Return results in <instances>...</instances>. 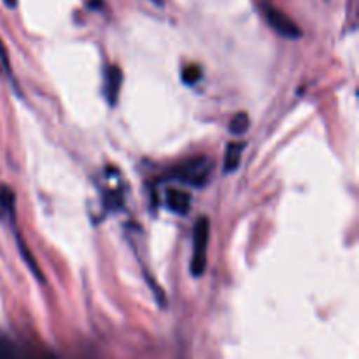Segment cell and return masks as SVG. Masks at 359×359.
Returning <instances> with one entry per match:
<instances>
[{
    "label": "cell",
    "mask_w": 359,
    "mask_h": 359,
    "mask_svg": "<svg viewBox=\"0 0 359 359\" xmlns=\"http://www.w3.org/2000/svg\"><path fill=\"white\" fill-rule=\"evenodd\" d=\"M16 241H18V248H20V252H21V256H23V262L27 263V266H28V269L32 270V273H34V277H35V279H37L39 283H42V284H44V283H46V279H44V273H42L41 266H39V265H37V262H35L34 255H32V252H30V249H28L27 242H25L23 238H21V235H20V233L16 235Z\"/></svg>",
    "instance_id": "obj_8"
},
{
    "label": "cell",
    "mask_w": 359,
    "mask_h": 359,
    "mask_svg": "<svg viewBox=\"0 0 359 359\" xmlns=\"http://www.w3.org/2000/svg\"><path fill=\"white\" fill-rule=\"evenodd\" d=\"M16 216V195L6 184H0V219L14 221Z\"/></svg>",
    "instance_id": "obj_6"
},
{
    "label": "cell",
    "mask_w": 359,
    "mask_h": 359,
    "mask_svg": "<svg viewBox=\"0 0 359 359\" xmlns=\"http://www.w3.org/2000/svg\"><path fill=\"white\" fill-rule=\"evenodd\" d=\"M0 62H2V67L6 69V72L11 76V63H9V56H7L6 48H4L2 41H0Z\"/></svg>",
    "instance_id": "obj_11"
},
{
    "label": "cell",
    "mask_w": 359,
    "mask_h": 359,
    "mask_svg": "<svg viewBox=\"0 0 359 359\" xmlns=\"http://www.w3.org/2000/svg\"><path fill=\"white\" fill-rule=\"evenodd\" d=\"M202 76H203V70L202 67L196 65V63H191V65H186L184 69H182V81H184V84H196L202 81Z\"/></svg>",
    "instance_id": "obj_10"
},
{
    "label": "cell",
    "mask_w": 359,
    "mask_h": 359,
    "mask_svg": "<svg viewBox=\"0 0 359 359\" xmlns=\"http://www.w3.org/2000/svg\"><path fill=\"white\" fill-rule=\"evenodd\" d=\"M210 238V221L207 216H200L193 228V258L189 272L193 277H202L207 269V248Z\"/></svg>",
    "instance_id": "obj_1"
},
{
    "label": "cell",
    "mask_w": 359,
    "mask_h": 359,
    "mask_svg": "<svg viewBox=\"0 0 359 359\" xmlns=\"http://www.w3.org/2000/svg\"><path fill=\"white\" fill-rule=\"evenodd\" d=\"M265 14H266V20H269L270 27H272L277 34L283 35V37L300 39L302 34H304V32H302V28L298 27V25L294 23V21L291 20L287 14H284L280 9H277V7L269 6L265 9Z\"/></svg>",
    "instance_id": "obj_3"
},
{
    "label": "cell",
    "mask_w": 359,
    "mask_h": 359,
    "mask_svg": "<svg viewBox=\"0 0 359 359\" xmlns=\"http://www.w3.org/2000/svg\"><path fill=\"white\" fill-rule=\"evenodd\" d=\"M165 205L172 212L186 216L191 209V195L188 191H181V189H168L165 195Z\"/></svg>",
    "instance_id": "obj_4"
},
{
    "label": "cell",
    "mask_w": 359,
    "mask_h": 359,
    "mask_svg": "<svg viewBox=\"0 0 359 359\" xmlns=\"http://www.w3.org/2000/svg\"><path fill=\"white\" fill-rule=\"evenodd\" d=\"M230 133L231 135H244L249 128V116L248 112H237L230 121Z\"/></svg>",
    "instance_id": "obj_9"
},
{
    "label": "cell",
    "mask_w": 359,
    "mask_h": 359,
    "mask_svg": "<svg viewBox=\"0 0 359 359\" xmlns=\"http://www.w3.org/2000/svg\"><path fill=\"white\" fill-rule=\"evenodd\" d=\"M6 4L9 7H16V0H6Z\"/></svg>",
    "instance_id": "obj_13"
},
{
    "label": "cell",
    "mask_w": 359,
    "mask_h": 359,
    "mask_svg": "<svg viewBox=\"0 0 359 359\" xmlns=\"http://www.w3.org/2000/svg\"><path fill=\"white\" fill-rule=\"evenodd\" d=\"M102 4H104V0H91L90 7H93V9H98V7H102Z\"/></svg>",
    "instance_id": "obj_12"
},
{
    "label": "cell",
    "mask_w": 359,
    "mask_h": 359,
    "mask_svg": "<svg viewBox=\"0 0 359 359\" xmlns=\"http://www.w3.org/2000/svg\"><path fill=\"white\" fill-rule=\"evenodd\" d=\"M212 170V161L205 156H196L188 160L186 163L179 165L172 172V179H179L182 182H188L191 186H203L209 179Z\"/></svg>",
    "instance_id": "obj_2"
},
{
    "label": "cell",
    "mask_w": 359,
    "mask_h": 359,
    "mask_svg": "<svg viewBox=\"0 0 359 359\" xmlns=\"http://www.w3.org/2000/svg\"><path fill=\"white\" fill-rule=\"evenodd\" d=\"M245 142H230L228 144L226 151H224V172L230 174V172H235L241 165V158L242 153H244Z\"/></svg>",
    "instance_id": "obj_7"
},
{
    "label": "cell",
    "mask_w": 359,
    "mask_h": 359,
    "mask_svg": "<svg viewBox=\"0 0 359 359\" xmlns=\"http://www.w3.org/2000/svg\"><path fill=\"white\" fill-rule=\"evenodd\" d=\"M123 84V72L118 65H109L105 69V97H107L109 104L116 105L121 91Z\"/></svg>",
    "instance_id": "obj_5"
}]
</instances>
